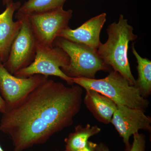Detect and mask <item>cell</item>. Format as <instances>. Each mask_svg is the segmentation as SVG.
I'll return each mask as SVG.
<instances>
[{
    "mask_svg": "<svg viewBox=\"0 0 151 151\" xmlns=\"http://www.w3.org/2000/svg\"><path fill=\"white\" fill-rule=\"evenodd\" d=\"M70 151L68 150H66V149H65V150H64V151Z\"/></svg>",
    "mask_w": 151,
    "mask_h": 151,
    "instance_id": "22",
    "label": "cell"
},
{
    "mask_svg": "<svg viewBox=\"0 0 151 151\" xmlns=\"http://www.w3.org/2000/svg\"><path fill=\"white\" fill-rule=\"evenodd\" d=\"M82 88L48 78L18 105L2 113L0 131L10 138L14 151L44 144L71 126L81 109Z\"/></svg>",
    "mask_w": 151,
    "mask_h": 151,
    "instance_id": "1",
    "label": "cell"
},
{
    "mask_svg": "<svg viewBox=\"0 0 151 151\" xmlns=\"http://www.w3.org/2000/svg\"><path fill=\"white\" fill-rule=\"evenodd\" d=\"M106 14L103 13L89 19L75 29L68 27L63 30L58 37L97 50L101 44L100 34L106 22Z\"/></svg>",
    "mask_w": 151,
    "mask_h": 151,
    "instance_id": "10",
    "label": "cell"
},
{
    "mask_svg": "<svg viewBox=\"0 0 151 151\" xmlns=\"http://www.w3.org/2000/svg\"><path fill=\"white\" fill-rule=\"evenodd\" d=\"M133 136L134 140L129 151H145L146 138L145 135L138 132Z\"/></svg>",
    "mask_w": 151,
    "mask_h": 151,
    "instance_id": "16",
    "label": "cell"
},
{
    "mask_svg": "<svg viewBox=\"0 0 151 151\" xmlns=\"http://www.w3.org/2000/svg\"><path fill=\"white\" fill-rule=\"evenodd\" d=\"M21 27L3 65L11 74L27 67L34 60L37 41L27 18L22 19Z\"/></svg>",
    "mask_w": 151,
    "mask_h": 151,
    "instance_id": "7",
    "label": "cell"
},
{
    "mask_svg": "<svg viewBox=\"0 0 151 151\" xmlns=\"http://www.w3.org/2000/svg\"><path fill=\"white\" fill-rule=\"evenodd\" d=\"M133 31L134 29L128 24V20L120 15L117 22L108 25V40L105 43H101L97 51L106 65L120 73L131 85L135 86L136 80L131 71L128 58L129 43L138 37Z\"/></svg>",
    "mask_w": 151,
    "mask_h": 151,
    "instance_id": "2",
    "label": "cell"
},
{
    "mask_svg": "<svg viewBox=\"0 0 151 151\" xmlns=\"http://www.w3.org/2000/svg\"><path fill=\"white\" fill-rule=\"evenodd\" d=\"M6 110V106L4 101L0 95V113H4Z\"/></svg>",
    "mask_w": 151,
    "mask_h": 151,
    "instance_id": "19",
    "label": "cell"
},
{
    "mask_svg": "<svg viewBox=\"0 0 151 151\" xmlns=\"http://www.w3.org/2000/svg\"><path fill=\"white\" fill-rule=\"evenodd\" d=\"M97 145L96 143L88 141L86 145L76 151H95Z\"/></svg>",
    "mask_w": 151,
    "mask_h": 151,
    "instance_id": "17",
    "label": "cell"
},
{
    "mask_svg": "<svg viewBox=\"0 0 151 151\" xmlns=\"http://www.w3.org/2000/svg\"><path fill=\"white\" fill-rule=\"evenodd\" d=\"M73 84L85 89L95 90L113 100L117 105L145 111L149 102L141 96L136 86L131 85L120 73L113 70L102 79L72 78Z\"/></svg>",
    "mask_w": 151,
    "mask_h": 151,
    "instance_id": "3",
    "label": "cell"
},
{
    "mask_svg": "<svg viewBox=\"0 0 151 151\" xmlns=\"http://www.w3.org/2000/svg\"><path fill=\"white\" fill-rule=\"evenodd\" d=\"M95 151H111L108 146L103 143L97 144Z\"/></svg>",
    "mask_w": 151,
    "mask_h": 151,
    "instance_id": "18",
    "label": "cell"
},
{
    "mask_svg": "<svg viewBox=\"0 0 151 151\" xmlns=\"http://www.w3.org/2000/svg\"><path fill=\"white\" fill-rule=\"evenodd\" d=\"M101 132L97 126L87 124L85 127L78 125L74 132L70 133L65 139V149L70 151H76L86 145L89 139Z\"/></svg>",
    "mask_w": 151,
    "mask_h": 151,
    "instance_id": "15",
    "label": "cell"
},
{
    "mask_svg": "<svg viewBox=\"0 0 151 151\" xmlns=\"http://www.w3.org/2000/svg\"><path fill=\"white\" fill-rule=\"evenodd\" d=\"M67 0H28L19 8L16 13L17 20L30 15L46 12L63 7Z\"/></svg>",
    "mask_w": 151,
    "mask_h": 151,
    "instance_id": "13",
    "label": "cell"
},
{
    "mask_svg": "<svg viewBox=\"0 0 151 151\" xmlns=\"http://www.w3.org/2000/svg\"><path fill=\"white\" fill-rule=\"evenodd\" d=\"M48 78L47 76L40 74L27 78L17 77L0 62V95L5 103L6 110L18 105Z\"/></svg>",
    "mask_w": 151,
    "mask_h": 151,
    "instance_id": "8",
    "label": "cell"
},
{
    "mask_svg": "<svg viewBox=\"0 0 151 151\" xmlns=\"http://www.w3.org/2000/svg\"><path fill=\"white\" fill-rule=\"evenodd\" d=\"M132 52L138 64V77L135 86L139 89L141 96L146 98L151 93V61L147 58L141 57L134 45L132 46Z\"/></svg>",
    "mask_w": 151,
    "mask_h": 151,
    "instance_id": "14",
    "label": "cell"
},
{
    "mask_svg": "<svg viewBox=\"0 0 151 151\" xmlns=\"http://www.w3.org/2000/svg\"><path fill=\"white\" fill-rule=\"evenodd\" d=\"M20 6L19 2H11L0 14V62L2 63L7 59L12 45L21 27L22 20H13L15 12Z\"/></svg>",
    "mask_w": 151,
    "mask_h": 151,
    "instance_id": "11",
    "label": "cell"
},
{
    "mask_svg": "<svg viewBox=\"0 0 151 151\" xmlns=\"http://www.w3.org/2000/svg\"><path fill=\"white\" fill-rule=\"evenodd\" d=\"M69 58L63 50L58 47L37 45L34 60L27 67L19 70L14 75L20 78H27L35 74L54 76L73 85L72 78L66 75L62 69L67 67Z\"/></svg>",
    "mask_w": 151,
    "mask_h": 151,
    "instance_id": "5",
    "label": "cell"
},
{
    "mask_svg": "<svg viewBox=\"0 0 151 151\" xmlns=\"http://www.w3.org/2000/svg\"><path fill=\"white\" fill-rule=\"evenodd\" d=\"M123 139L125 151L131 148L130 138L139 130L150 132L151 119L145 114V111L117 105L111 123Z\"/></svg>",
    "mask_w": 151,
    "mask_h": 151,
    "instance_id": "9",
    "label": "cell"
},
{
    "mask_svg": "<svg viewBox=\"0 0 151 151\" xmlns=\"http://www.w3.org/2000/svg\"><path fill=\"white\" fill-rule=\"evenodd\" d=\"M0 151H4L3 150L2 148L1 147V146H0Z\"/></svg>",
    "mask_w": 151,
    "mask_h": 151,
    "instance_id": "21",
    "label": "cell"
},
{
    "mask_svg": "<svg viewBox=\"0 0 151 151\" xmlns=\"http://www.w3.org/2000/svg\"><path fill=\"white\" fill-rule=\"evenodd\" d=\"M53 46L60 47L69 57L68 65L61 70L71 78L94 79L98 71L110 70L97 50L89 47L60 37L55 40Z\"/></svg>",
    "mask_w": 151,
    "mask_h": 151,
    "instance_id": "4",
    "label": "cell"
},
{
    "mask_svg": "<svg viewBox=\"0 0 151 151\" xmlns=\"http://www.w3.org/2000/svg\"><path fill=\"white\" fill-rule=\"evenodd\" d=\"M12 1H13V0H3V5H6L9 3H10Z\"/></svg>",
    "mask_w": 151,
    "mask_h": 151,
    "instance_id": "20",
    "label": "cell"
},
{
    "mask_svg": "<svg viewBox=\"0 0 151 151\" xmlns=\"http://www.w3.org/2000/svg\"><path fill=\"white\" fill-rule=\"evenodd\" d=\"M73 15L71 9L63 7L46 12L30 15L27 17L38 43L49 47L63 30L69 27Z\"/></svg>",
    "mask_w": 151,
    "mask_h": 151,
    "instance_id": "6",
    "label": "cell"
},
{
    "mask_svg": "<svg viewBox=\"0 0 151 151\" xmlns=\"http://www.w3.org/2000/svg\"><path fill=\"white\" fill-rule=\"evenodd\" d=\"M85 90L84 102L86 108L98 122L105 124L111 123L117 105L108 97L95 90Z\"/></svg>",
    "mask_w": 151,
    "mask_h": 151,
    "instance_id": "12",
    "label": "cell"
}]
</instances>
